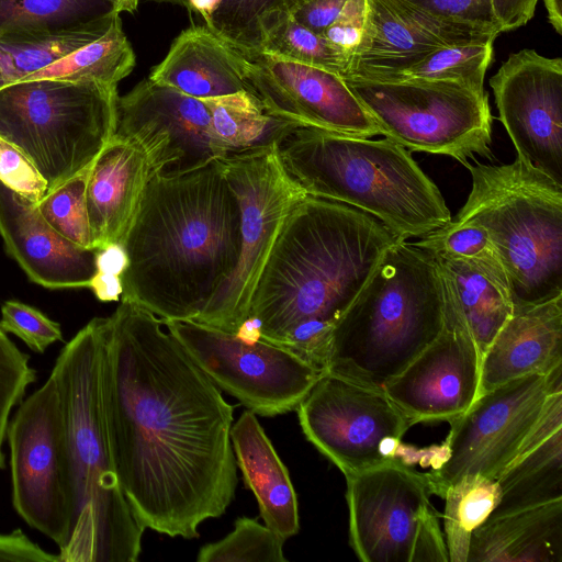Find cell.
Returning <instances> with one entry per match:
<instances>
[{
  "mask_svg": "<svg viewBox=\"0 0 562 562\" xmlns=\"http://www.w3.org/2000/svg\"><path fill=\"white\" fill-rule=\"evenodd\" d=\"M162 326L125 301L108 317L104 414L117 477L137 521L193 539L235 496L234 406Z\"/></svg>",
  "mask_w": 562,
  "mask_h": 562,
  "instance_id": "obj_1",
  "label": "cell"
},
{
  "mask_svg": "<svg viewBox=\"0 0 562 562\" xmlns=\"http://www.w3.org/2000/svg\"><path fill=\"white\" fill-rule=\"evenodd\" d=\"M397 239L358 209L306 195L277 238L237 335L284 347L325 372L334 326Z\"/></svg>",
  "mask_w": 562,
  "mask_h": 562,
  "instance_id": "obj_2",
  "label": "cell"
},
{
  "mask_svg": "<svg viewBox=\"0 0 562 562\" xmlns=\"http://www.w3.org/2000/svg\"><path fill=\"white\" fill-rule=\"evenodd\" d=\"M239 224L222 159L153 176L122 245L128 263L121 301L162 322H198L237 262Z\"/></svg>",
  "mask_w": 562,
  "mask_h": 562,
  "instance_id": "obj_3",
  "label": "cell"
},
{
  "mask_svg": "<svg viewBox=\"0 0 562 562\" xmlns=\"http://www.w3.org/2000/svg\"><path fill=\"white\" fill-rule=\"evenodd\" d=\"M108 317H94L68 341L50 374L64 408L72 482L69 536L59 562H136L145 528L115 470L102 391Z\"/></svg>",
  "mask_w": 562,
  "mask_h": 562,
  "instance_id": "obj_4",
  "label": "cell"
},
{
  "mask_svg": "<svg viewBox=\"0 0 562 562\" xmlns=\"http://www.w3.org/2000/svg\"><path fill=\"white\" fill-rule=\"evenodd\" d=\"M274 146L284 170L307 195L358 209L401 239L420 238L452 220L440 190L408 149L386 137L294 124Z\"/></svg>",
  "mask_w": 562,
  "mask_h": 562,
  "instance_id": "obj_5",
  "label": "cell"
},
{
  "mask_svg": "<svg viewBox=\"0 0 562 562\" xmlns=\"http://www.w3.org/2000/svg\"><path fill=\"white\" fill-rule=\"evenodd\" d=\"M445 323V282L432 255L397 239L333 328L325 373L384 389Z\"/></svg>",
  "mask_w": 562,
  "mask_h": 562,
  "instance_id": "obj_6",
  "label": "cell"
},
{
  "mask_svg": "<svg viewBox=\"0 0 562 562\" xmlns=\"http://www.w3.org/2000/svg\"><path fill=\"white\" fill-rule=\"evenodd\" d=\"M467 168L471 191L456 221L486 231L508 277L514 306L562 294V186L519 158Z\"/></svg>",
  "mask_w": 562,
  "mask_h": 562,
  "instance_id": "obj_7",
  "label": "cell"
},
{
  "mask_svg": "<svg viewBox=\"0 0 562 562\" xmlns=\"http://www.w3.org/2000/svg\"><path fill=\"white\" fill-rule=\"evenodd\" d=\"M116 86L53 78L0 88V137L19 148L47 192L87 171L116 130Z\"/></svg>",
  "mask_w": 562,
  "mask_h": 562,
  "instance_id": "obj_8",
  "label": "cell"
},
{
  "mask_svg": "<svg viewBox=\"0 0 562 562\" xmlns=\"http://www.w3.org/2000/svg\"><path fill=\"white\" fill-rule=\"evenodd\" d=\"M342 78L379 133L402 147L449 156L465 167L475 155L492 158L486 91L449 81Z\"/></svg>",
  "mask_w": 562,
  "mask_h": 562,
  "instance_id": "obj_9",
  "label": "cell"
},
{
  "mask_svg": "<svg viewBox=\"0 0 562 562\" xmlns=\"http://www.w3.org/2000/svg\"><path fill=\"white\" fill-rule=\"evenodd\" d=\"M222 164L239 206L240 250L198 323L237 334L286 218L307 194L284 170L274 143L231 154Z\"/></svg>",
  "mask_w": 562,
  "mask_h": 562,
  "instance_id": "obj_10",
  "label": "cell"
},
{
  "mask_svg": "<svg viewBox=\"0 0 562 562\" xmlns=\"http://www.w3.org/2000/svg\"><path fill=\"white\" fill-rule=\"evenodd\" d=\"M305 438L345 476L423 452L402 439L415 425L382 390L324 373L296 407Z\"/></svg>",
  "mask_w": 562,
  "mask_h": 562,
  "instance_id": "obj_11",
  "label": "cell"
},
{
  "mask_svg": "<svg viewBox=\"0 0 562 562\" xmlns=\"http://www.w3.org/2000/svg\"><path fill=\"white\" fill-rule=\"evenodd\" d=\"M562 391V366L504 383L475 398L449 420L446 440L434 447L426 472L431 494L469 474L496 480L541 416L549 396Z\"/></svg>",
  "mask_w": 562,
  "mask_h": 562,
  "instance_id": "obj_12",
  "label": "cell"
},
{
  "mask_svg": "<svg viewBox=\"0 0 562 562\" xmlns=\"http://www.w3.org/2000/svg\"><path fill=\"white\" fill-rule=\"evenodd\" d=\"M5 438L15 512L61 549L71 524L72 482L64 408L53 374L19 404Z\"/></svg>",
  "mask_w": 562,
  "mask_h": 562,
  "instance_id": "obj_13",
  "label": "cell"
},
{
  "mask_svg": "<svg viewBox=\"0 0 562 562\" xmlns=\"http://www.w3.org/2000/svg\"><path fill=\"white\" fill-rule=\"evenodd\" d=\"M162 323L218 389L256 415L272 417L296 409L325 373L260 338L247 339L193 321Z\"/></svg>",
  "mask_w": 562,
  "mask_h": 562,
  "instance_id": "obj_14",
  "label": "cell"
},
{
  "mask_svg": "<svg viewBox=\"0 0 562 562\" xmlns=\"http://www.w3.org/2000/svg\"><path fill=\"white\" fill-rule=\"evenodd\" d=\"M349 542L363 562H413L438 520L426 473L401 460L345 476Z\"/></svg>",
  "mask_w": 562,
  "mask_h": 562,
  "instance_id": "obj_15",
  "label": "cell"
},
{
  "mask_svg": "<svg viewBox=\"0 0 562 562\" xmlns=\"http://www.w3.org/2000/svg\"><path fill=\"white\" fill-rule=\"evenodd\" d=\"M114 135L144 153L153 176L177 177L227 157L213 135L206 100L149 78L117 98Z\"/></svg>",
  "mask_w": 562,
  "mask_h": 562,
  "instance_id": "obj_16",
  "label": "cell"
},
{
  "mask_svg": "<svg viewBox=\"0 0 562 562\" xmlns=\"http://www.w3.org/2000/svg\"><path fill=\"white\" fill-rule=\"evenodd\" d=\"M229 46L239 57L252 94L270 115L353 136L371 138L380 134L340 75L261 50Z\"/></svg>",
  "mask_w": 562,
  "mask_h": 562,
  "instance_id": "obj_17",
  "label": "cell"
},
{
  "mask_svg": "<svg viewBox=\"0 0 562 562\" xmlns=\"http://www.w3.org/2000/svg\"><path fill=\"white\" fill-rule=\"evenodd\" d=\"M517 158L562 186V59L525 48L490 79Z\"/></svg>",
  "mask_w": 562,
  "mask_h": 562,
  "instance_id": "obj_18",
  "label": "cell"
},
{
  "mask_svg": "<svg viewBox=\"0 0 562 562\" xmlns=\"http://www.w3.org/2000/svg\"><path fill=\"white\" fill-rule=\"evenodd\" d=\"M442 277L441 331L383 389L414 424L449 422L465 412L477 396L481 355L443 273Z\"/></svg>",
  "mask_w": 562,
  "mask_h": 562,
  "instance_id": "obj_19",
  "label": "cell"
},
{
  "mask_svg": "<svg viewBox=\"0 0 562 562\" xmlns=\"http://www.w3.org/2000/svg\"><path fill=\"white\" fill-rule=\"evenodd\" d=\"M498 34L435 14L408 0H367L363 33L341 77L384 79L437 48L495 40Z\"/></svg>",
  "mask_w": 562,
  "mask_h": 562,
  "instance_id": "obj_20",
  "label": "cell"
},
{
  "mask_svg": "<svg viewBox=\"0 0 562 562\" xmlns=\"http://www.w3.org/2000/svg\"><path fill=\"white\" fill-rule=\"evenodd\" d=\"M0 235L8 255L33 282L48 289L89 288L98 249L65 238L44 220L37 202L2 182Z\"/></svg>",
  "mask_w": 562,
  "mask_h": 562,
  "instance_id": "obj_21",
  "label": "cell"
},
{
  "mask_svg": "<svg viewBox=\"0 0 562 562\" xmlns=\"http://www.w3.org/2000/svg\"><path fill=\"white\" fill-rule=\"evenodd\" d=\"M562 366V294L516 306L485 350L477 396L512 380Z\"/></svg>",
  "mask_w": 562,
  "mask_h": 562,
  "instance_id": "obj_22",
  "label": "cell"
},
{
  "mask_svg": "<svg viewBox=\"0 0 562 562\" xmlns=\"http://www.w3.org/2000/svg\"><path fill=\"white\" fill-rule=\"evenodd\" d=\"M151 177L144 153L114 135L87 177L86 205L95 249L123 245Z\"/></svg>",
  "mask_w": 562,
  "mask_h": 562,
  "instance_id": "obj_23",
  "label": "cell"
},
{
  "mask_svg": "<svg viewBox=\"0 0 562 562\" xmlns=\"http://www.w3.org/2000/svg\"><path fill=\"white\" fill-rule=\"evenodd\" d=\"M496 482L501 497L488 518L562 499V391L549 396Z\"/></svg>",
  "mask_w": 562,
  "mask_h": 562,
  "instance_id": "obj_24",
  "label": "cell"
},
{
  "mask_svg": "<svg viewBox=\"0 0 562 562\" xmlns=\"http://www.w3.org/2000/svg\"><path fill=\"white\" fill-rule=\"evenodd\" d=\"M148 78L198 99L252 94L236 52L205 26L181 32Z\"/></svg>",
  "mask_w": 562,
  "mask_h": 562,
  "instance_id": "obj_25",
  "label": "cell"
},
{
  "mask_svg": "<svg viewBox=\"0 0 562 562\" xmlns=\"http://www.w3.org/2000/svg\"><path fill=\"white\" fill-rule=\"evenodd\" d=\"M237 467L254 493L267 527L283 540L300 530L297 497L289 471L251 411L244 412L231 429Z\"/></svg>",
  "mask_w": 562,
  "mask_h": 562,
  "instance_id": "obj_26",
  "label": "cell"
},
{
  "mask_svg": "<svg viewBox=\"0 0 562 562\" xmlns=\"http://www.w3.org/2000/svg\"><path fill=\"white\" fill-rule=\"evenodd\" d=\"M562 499L487 518L473 533L467 562H561Z\"/></svg>",
  "mask_w": 562,
  "mask_h": 562,
  "instance_id": "obj_27",
  "label": "cell"
},
{
  "mask_svg": "<svg viewBox=\"0 0 562 562\" xmlns=\"http://www.w3.org/2000/svg\"><path fill=\"white\" fill-rule=\"evenodd\" d=\"M482 357L514 312L509 283L468 262L435 257Z\"/></svg>",
  "mask_w": 562,
  "mask_h": 562,
  "instance_id": "obj_28",
  "label": "cell"
},
{
  "mask_svg": "<svg viewBox=\"0 0 562 562\" xmlns=\"http://www.w3.org/2000/svg\"><path fill=\"white\" fill-rule=\"evenodd\" d=\"M306 0H188L205 27L239 49L260 50L266 36Z\"/></svg>",
  "mask_w": 562,
  "mask_h": 562,
  "instance_id": "obj_29",
  "label": "cell"
},
{
  "mask_svg": "<svg viewBox=\"0 0 562 562\" xmlns=\"http://www.w3.org/2000/svg\"><path fill=\"white\" fill-rule=\"evenodd\" d=\"M113 20L109 23L64 31L18 32L0 35V88L22 81L97 40L106 32Z\"/></svg>",
  "mask_w": 562,
  "mask_h": 562,
  "instance_id": "obj_30",
  "label": "cell"
},
{
  "mask_svg": "<svg viewBox=\"0 0 562 562\" xmlns=\"http://www.w3.org/2000/svg\"><path fill=\"white\" fill-rule=\"evenodd\" d=\"M135 65V54L122 30L120 14L106 32L24 80L53 78L117 86Z\"/></svg>",
  "mask_w": 562,
  "mask_h": 562,
  "instance_id": "obj_31",
  "label": "cell"
},
{
  "mask_svg": "<svg viewBox=\"0 0 562 562\" xmlns=\"http://www.w3.org/2000/svg\"><path fill=\"white\" fill-rule=\"evenodd\" d=\"M205 100L213 135L227 156L272 144L295 124L267 113L259 99L247 91Z\"/></svg>",
  "mask_w": 562,
  "mask_h": 562,
  "instance_id": "obj_32",
  "label": "cell"
},
{
  "mask_svg": "<svg viewBox=\"0 0 562 562\" xmlns=\"http://www.w3.org/2000/svg\"><path fill=\"white\" fill-rule=\"evenodd\" d=\"M117 14L110 0H0V35L78 29Z\"/></svg>",
  "mask_w": 562,
  "mask_h": 562,
  "instance_id": "obj_33",
  "label": "cell"
},
{
  "mask_svg": "<svg viewBox=\"0 0 562 562\" xmlns=\"http://www.w3.org/2000/svg\"><path fill=\"white\" fill-rule=\"evenodd\" d=\"M499 497L496 480L480 474L464 475L446 488L441 498L450 562H467L472 533L487 520Z\"/></svg>",
  "mask_w": 562,
  "mask_h": 562,
  "instance_id": "obj_34",
  "label": "cell"
},
{
  "mask_svg": "<svg viewBox=\"0 0 562 562\" xmlns=\"http://www.w3.org/2000/svg\"><path fill=\"white\" fill-rule=\"evenodd\" d=\"M493 43L494 38H490L443 46L414 65L380 80L449 81L485 92L484 78L493 59Z\"/></svg>",
  "mask_w": 562,
  "mask_h": 562,
  "instance_id": "obj_35",
  "label": "cell"
},
{
  "mask_svg": "<svg viewBox=\"0 0 562 562\" xmlns=\"http://www.w3.org/2000/svg\"><path fill=\"white\" fill-rule=\"evenodd\" d=\"M414 245L425 249L434 257L449 258L477 266L509 283L494 244L486 231L479 225L451 220L445 226L414 241Z\"/></svg>",
  "mask_w": 562,
  "mask_h": 562,
  "instance_id": "obj_36",
  "label": "cell"
},
{
  "mask_svg": "<svg viewBox=\"0 0 562 562\" xmlns=\"http://www.w3.org/2000/svg\"><path fill=\"white\" fill-rule=\"evenodd\" d=\"M261 52L300 64L318 67L342 76L348 66L346 55L322 34L286 16L266 36Z\"/></svg>",
  "mask_w": 562,
  "mask_h": 562,
  "instance_id": "obj_37",
  "label": "cell"
},
{
  "mask_svg": "<svg viewBox=\"0 0 562 562\" xmlns=\"http://www.w3.org/2000/svg\"><path fill=\"white\" fill-rule=\"evenodd\" d=\"M284 541L266 525L249 517L235 520L223 539L203 546L198 562H284Z\"/></svg>",
  "mask_w": 562,
  "mask_h": 562,
  "instance_id": "obj_38",
  "label": "cell"
},
{
  "mask_svg": "<svg viewBox=\"0 0 562 562\" xmlns=\"http://www.w3.org/2000/svg\"><path fill=\"white\" fill-rule=\"evenodd\" d=\"M88 171L47 192L37 202V207L44 220L65 238L81 247L95 249L86 205Z\"/></svg>",
  "mask_w": 562,
  "mask_h": 562,
  "instance_id": "obj_39",
  "label": "cell"
},
{
  "mask_svg": "<svg viewBox=\"0 0 562 562\" xmlns=\"http://www.w3.org/2000/svg\"><path fill=\"white\" fill-rule=\"evenodd\" d=\"M29 359L30 356L22 352L0 327V469L5 468L2 448L11 412L36 380V371Z\"/></svg>",
  "mask_w": 562,
  "mask_h": 562,
  "instance_id": "obj_40",
  "label": "cell"
},
{
  "mask_svg": "<svg viewBox=\"0 0 562 562\" xmlns=\"http://www.w3.org/2000/svg\"><path fill=\"white\" fill-rule=\"evenodd\" d=\"M0 327L19 337L30 349L43 353L50 345L63 340L61 327L41 311L19 301L1 306Z\"/></svg>",
  "mask_w": 562,
  "mask_h": 562,
  "instance_id": "obj_41",
  "label": "cell"
},
{
  "mask_svg": "<svg viewBox=\"0 0 562 562\" xmlns=\"http://www.w3.org/2000/svg\"><path fill=\"white\" fill-rule=\"evenodd\" d=\"M0 182L14 192L38 202L47 193V182L31 160L0 137Z\"/></svg>",
  "mask_w": 562,
  "mask_h": 562,
  "instance_id": "obj_42",
  "label": "cell"
},
{
  "mask_svg": "<svg viewBox=\"0 0 562 562\" xmlns=\"http://www.w3.org/2000/svg\"><path fill=\"white\" fill-rule=\"evenodd\" d=\"M438 15L492 29L502 33L494 16L493 0H408Z\"/></svg>",
  "mask_w": 562,
  "mask_h": 562,
  "instance_id": "obj_43",
  "label": "cell"
},
{
  "mask_svg": "<svg viewBox=\"0 0 562 562\" xmlns=\"http://www.w3.org/2000/svg\"><path fill=\"white\" fill-rule=\"evenodd\" d=\"M367 0H348L338 18L322 33L348 58L355 53L366 24Z\"/></svg>",
  "mask_w": 562,
  "mask_h": 562,
  "instance_id": "obj_44",
  "label": "cell"
},
{
  "mask_svg": "<svg viewBox=\"0 0 562 562\" xmlns=\"http://www.w3.org/2000/svg\"><path fill=\"white\" fill-rule=\"evenodd\" d=\"M0 561L59 562V559L33 542L21 529H15L10 533L0 532Z\"/></svg>",
  "mask_w": 562,
  "mask_h": 562,
  "instance_id": "obj_45",
  "label": "cell"
},
{
  "mask_svg": "<svg viewBox=\"0 0 562 562\" xmlns=\"http://www.w3.org/2000/svg\"><path fill=\"white\" fill-rule=\"evenodd\" d=\"M348 0H306L291 15L310 30L322 34L342 11Z\"/></svg>",
  "mask_w": 562,
  "mask_h": 562,
  "instance_id": "obj_46",
  "label": "cell"
},
{
  "mask_svg": "<svg viewBox=\"0 0 562 562\" xmlns=\"http://www.w3.org/2000/svg\"><path fill=\"white\" fill-rule=\"evenodd\" d=\"M539 0H493V11L502 32L525 25L532 16Z\"/></svg>",
  "mask_w": 562,
  "mask_h": 562,
  "instance_id": "obj_47",
  "label": "cell"
},
{
  "mask_svg": "<svg viewBox=\"0 0 562 562\" xmlns=\"http://www.w3.org/2000/svg\"><path fill=\"white\" fill-rule=\"evenodd\" d=\"M128 263L124 247L111 244L98 250L95 273L105 277H122Z\"/></svg>",
  "mask_w": 562,
  "mask_h": 562,
  "instance_id": "obj_48",
  "label": "cell"
},
{
  "mask_svg": "<svg viewBox=\"0 0 562 562\" xmlns=\"http://www.w3.org/2000/svg\"><path fill=\"white\" fill-rule=\"evenodd\" d=\"M548 19L558 34H562V0H543Z\"/></svg>",
  "mask_w": 562,
  "mask_h": 562,
  "instance_id": "obj_49",
  "label": "cell"
},
{
  "mask_svg": "<svg viewBox=\"0 0 562 562\" xmlns=\"http://www.w3.org/2000/svg\"><path fill=\"white\" fill-rule=\"evenodd\" d=\"M117 12H134L140 0H110Z\"/></svg>",
  "mask_w": 562,
  "mask_h": 562,
  "instance_id": "obj_50",
  "label": "cell"
},
{
  "mask_svg": "<svg viewBox=\"0 0 562 562\" xmlns=\"http://www.w3.org/2000/svg\"><path fill=\"white\" fill-rule=\"evenodd\" d=\"M156 1L181 4L188 9V0H156Z\"/></svg>",
  "mask_w": 562,
  "mask_h": 562,
  "instance_id": "obj_51",
  "label": "cell"
}]
</instances>
